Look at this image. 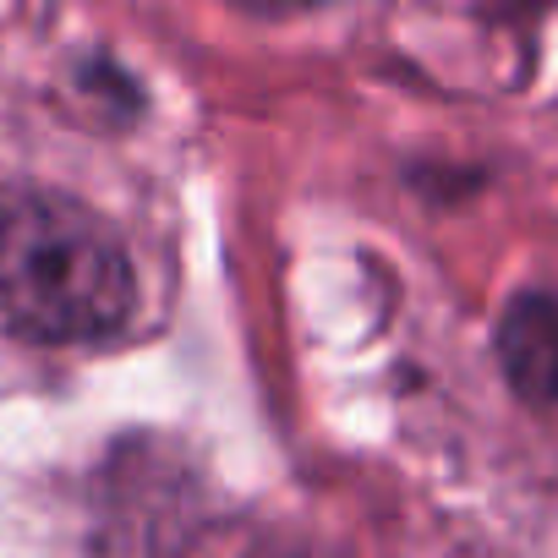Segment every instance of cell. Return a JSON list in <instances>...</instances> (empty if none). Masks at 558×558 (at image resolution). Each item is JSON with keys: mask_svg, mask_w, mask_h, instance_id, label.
I'll return each mask as SVG.
<instances>
[{"mask_svg": "<svg viewBox=\"0 0 558 558\" xmlns=\"http://www.w3.org/2000/svg\"><path fill=\"white\" fill-rule=\"evenodd\" d=\"M137 274L126 241L88 203L0 181V335L94 345L132 324Z\"/></svg>", "mask_w": 558, "mask_h": 558, "instance_id": "obj_1", "label": "cell"}, {"mask_svg": "<svg viewBox=\"0 0 558 558\" xmlns=\"http://www.w3.org/2000/svg\"><path fill=\"white\" fill-rule=\"evenodd\" d=\"M498 367L531 405H558V296H514L498 324Z\"/></svg>", "mask_w": 558, "mask_h": 558, "instance_id": "obj_2", "label": "cell"}, {"mask_svg": "<svg viewBox=\"0 0 558 558\" xmlns=\"http://www.w3.org/2000/svg\"><path fill=\"white\" fill-rule=\"evenodd\" d=\"M246 558H335L324 542H313V536H302V531H274V536H263Z\"/></svg>", "mask_w": 558, "mask_h": 558, "instance_id": "obj_3", "label": "cell"}]
</instances>
